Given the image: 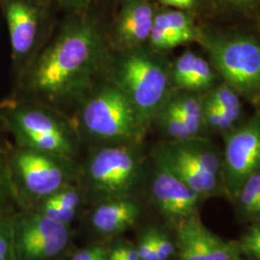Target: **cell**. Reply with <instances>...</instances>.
<instances>
[{"instance_id":"obj_16","label":"cell","mask_w":260,"mask_h":260,"mask_svg":"<svg viewBox=\"0 0 260 260\" xmlns=\"http://www.w3.org/2000/svg\"><path fill=\"white\" fill-rule=\"evenodd\" d=\"M139 215L138 205L129 198L107 200L93 210L92 224L102 234H118L136 223Z\"/></svg>"},{"instance_id":"obj_32","label":"cell","mask_w":260,"mask_h":260,"mask_svg":"<svg viewBox=\"0 0 260 260\" xmlns=\"http://www.w3.org/2000/svg\"><path fill=\"white\" fill-rule=\"evenodd\" d=\"M239 250L247 254H250L257 259H260V244L241 247V248H239Z\"/></svg>"},{"instance_id":"obj_15","label":"cell","mask_w":260,"mask_h":260,"mask_svg":"<svg viewBox=\"0 0 260 260\" xmlns=\"http://www.w3.org/2000/svg\"><path fill=\"white\" fill-rule=\"evenodd\" d=\"M171 81L174 90L195 93L209 91L217 80L213 66L202 56L187 50L170 65Z\"/></svg>"},{"instance_id":"obj_6","label":"cell","mask_w":260,"mask_h":260,"mask_svg":"<svg viewBox=\"0 0 260 260\" xmlns=\"http://www.w3.org/2000/svg\"><path fill=\"white\" fill-rule=\"evenodd\" d=\"M156 164L172 172L201 197L216 191L222 174L217 151L201 136L167 143L158 149Z\"/></svg>"},{"instance_id":"obj_20","label":"cell","mask_w":260,"mask_h":260,"mask_svg":"<svg viewBox=\"0 0 260 260\" xmlns=\"http://www.w3.org/2000/svg\"><path fill=\"white\" fill-rule=\"evenodd\" d=\"M219 108L229 112L237 118H241L242 103L240 94L233 87L223 81L211 88L206 94Z\"/></svg>"},{"instance_id":"obj_3","label":"cell","mask_w":260,"mask_h":260,"mask_svg":"<svg viewBox=\"0 0 260 260\" xmlns=\"http://www.w3.org/2000/svg\"><path fill=\"white\" fill-rule=\"evenodd\" d=\"M79 123L93 139L110 145H136L148 129L128 99L110 80L84 98Z\"/></svg>"},{"instance_id":"obj_24","label":"cell","mask_w":260,"mask_h":260,"mask_svg":"<svg viewBox=\"0 0 260 260\" xmlns=\"http://www.w3.org/2000/svg\"><path fill=\"white\" fill-rule=\"evenodd\" d=\"M15 254L13 222L0 219V255Z\"/></svg>"},{"instance_id":"obj_2","label":"cell","mask_w":260,"mask_h":260,"mask_svg":"<svg viewBox=\"0 0 260 260\" xmlns=\"http://www.w3.org/2000/svg\"><path fill=\"white\" fill-rule=\"evenodd\" d=\"M108 71L109 80L124 93L149 128L174 91L170 65L159 52L143 46L119 51Z\"/></svg>"},{"instance_id":"obj_23","label":"cell","mask_w":260,"mask_h":260,"mask_svg":"<svg viewBox=\"0 0 260 260\" xmlns=\"http://www.w3.org/2000/svg\"><path fill=\"white\" fill-rule=\"evenodd\" d=\"M47 198L59 205H64L66 207L74 210H76L81 203L80 193L75 187L70 184L62 187Z\"/></svg>"},{"instance_id":"obj_36","label":"cell","mask_w":260,"mask_h":260,"mask_svg":"<svg viewBox=\"0 0 260 260\" xmlns=\"http://www.w3.org/2000/svg\"><path fill=\"white\" fill-rule=\"evenodd\" d=\"M237 260H240V259H237Z\"/></svg>"},{"instance_id":"obj_31","label":"cell","mask_w":260,"mask_h":260,"mask_svg":"<svg viewBox=\"0 0 260 260\" xmlns=\"http://www.w3.org/2000/svg\"><path fill=\"white\" fill-rule=\"evenodd\" d=\"M256 244H260V224L252 226L249 233L242 238L239 248Z\"/></svg>"},{"instance_id":"obj_35","label":"cell","mask_w":260,"mask_h":260,"mask_svg":"<svg viewBox=\"0 0 260 260\" xmlns=\"http://www.w3.org/2000/svg\"><path fill=\"white\" fill-rule=\"evenodd\" d=\"M1 181V180H0ZM0 187H1V182H0Z\"/></svg>"},{"instance_id":"obj_1","label":"cell","mask_w":260,"mask_h":260,"mask_svg":"<svg viewBox=\"0 0 260 260\" xmlns=\"http://www.w3.org/2000/svg\"><path fill=\"white\" fill-rule=\"evenodd\" d=\"M109 47L100 20L90 11L72 13L28 66V92L50 107L81 101L108 71Z\"/></svg>"},{"instance_id":"obj_28","label":"cell","mask_w":260,"mask_h":260,"mask_svg":"<svg viewBox=\"0 0 260 260\" xmlns=\"http://www.w3.org/2000/svg\"><path fill=\"white\" fill-rule=\"evenodd\" d=\"M58 4L72 13H82L90 11L98 0H54Z\"/></svg>"},{"instance_id":"obj_29","label":"cell","mask_w":260,"mask_h":260,"mask_svg":"<svg viewBox=\"0 0 260 260\" xmlns=\"http://www.w3.org/2000/svg\"><path fill=\"white\" fill-rule=\"evenodd\" d=\"M107 253L103 248L94 246L78 251L72 260H100Z\"/></svg>"},{"instance_id":"obj_13","label":"cell","mask_w":260,"mask_h":260,"mask_svg":"<svg viewBox=\"0 0 260 260\" xmlns=\"http://www.w3.org/2000/svg\"><path fill=\"white\" fill-rule=\"evenodd\" d=\"M155 13L150 0H123L108 38L110 47L119 52L146 46Z\"/></svg>"},{"instance_id":"obj_11","label":"cell","mask_w":260,"mask_h":260,"mask_svg":"<svg viewBox=\"0 0 260 260\" xmlns=\"http://www.w3.org/2000/svg\"><path fill=\"white\" fill-rule=\"evenodd\" d=\"M17 260H52L65 250L70 240L68 224L43 214L21 215L13 222Z\"/></svg>"},{"instance_id":"obj_33","label":"cell","mask_w":260,"mask_h":260,"mask_svg":"<svg viewBox=\"0 0 260 260\" xmlns=\"http://www.w3.org/2000/svg\"><path fill=\"white\" fill-rule=\"evenodd\" d=\"M107 260H125L121 255V252L118 250V248H115L113 251L107 255Z\"/></svg>"},{"instance_id":"obj_10","label":"cell","mask_w":260,"mask_h":260,"mask_svg":"<svg viewBox=\"0 0 260 260\" xmlns=\"http://www.w3.org/2000/svg\"><path fill=\"white\" fill-rule=\"evenodd\" d=\"M12 54L19 67L31 64L43 47L47 9L43 0H2Z\"/></svg>"},{"instance_id":"obj_5","label":"cell","mask_w":260,"mask_h":260,"mask_svg":"<svg viewBox=\"0 0 260 260\" xmlns=\"http://www.w3.org/2000/svg\"><path fill=\"white\" fill-rule=\"evenodd\" d=\"M10 128L20 147L73 159L76 148L75 126L46 104H23L9 109Z\"/></svg>"},{"instance_id":"obj_25","label":"cell","mask_w":260,"mask_h":260,"mask_svg":"<svg viewBox=\"0 0 260 260\" xmlns=\"http://www.w3.org/2000/svg\"><path fill=\"white\" fill-rule=\"evenodd\" d=\"M136 249L139 254L140 260H159L154 245L153 230L143 234Z\"/></svg>"},{"instance_id":"obj_9","label":"cell","mask_w":260,"mask_h":260,"mask_svg":"<svg viewBox=\"0 0 260 260\" xmlns=\"http://www.w3.org/2000/svg\"><path fill=\"white\" fill-rule=\"evenodd\" d=\"M224 135L222 176L229 192L237 196L245 181L260 171V106L248 121Z\"/></svg>"},{"instance_id":"obj_30","label":"cell","mask_w":260,"mask_h":260,"mask_svg":"<svg viewBox=\"0 0 260 260\" xmlns=\"http://www.w3.org/2000/svg\"><path fill=\"white\" fill-rule=\"evenodd\" d=\"M164 6L173 9L181 10L186 12H191L196 9L200 3V0H157Z\"/></svg>"},{"instance_id":"obj_27","label":"cell","mask_w":260,"mask_h":260,"mask_svg":"<svg viewBox=\"0 0 260 260\" xmlns=\"http://www.w3.org/2000/svg\"><path fill=\"white\" fill-rule=\"evenodd\" d=\"M216 4L224 9L231 10L242 14L253 12L257 0H213Z\"/></svg>"},{"instance_id":"obj_18","label":"cell","mask_w":260,"mask_h":260,"mask_svg":"<svg viewBox=\"0 0 260 260\" xmlns=\"http://www.w3.org/2000/svg\"><path fill=\"white\" fill-rule=\"evenodd\" d=\"M154 121L157 122L160 129L171 141H182L194 138L191 131L186 125L185 121L182 120L174 104L169 101V98L158 113Z\"/></svg>"},{"instance_id":"obj_4","label":"cell","mask_w":260,"mask_h":260,"mask_svg":"<svg viewBox=\"0 0 260 260\" xmlns=\"http://www.w3.org/2000/svg\"><path fill=\"white\" fill-rule=\"evenodd\" d=\"M217 74L243 96L260 106V42L246 34L214 35L202 33Z\"/></svg>"},{"instance_id":"obj_17","label":"cell","mask_w":260,"mask_h":260,"mask_svg":"<svg viewBox=\"0 0 260 260\" xmlns=\"http://www.w3.org/2000/svg\"><path fill=\"white\" fill-rule=\"evenodd\" d=\"M203 99L199 93L184 90H174L169 96V101L174 104L194 137L200 136L205 128Z\"/></svg>"},{"instance_id":"obj_7","label":"cell","mask_w":260,"mask_h":260,"mask_svg":"<svg viewBox=\"0 0 260 260\" xmlns=\"http://www.w3.org/2000/svg\"><path fill=\"white\" fill-rule=\"evenodd\" d=\"M142 168L134 145H109L89 158L86 178L93 194L103 202L125 199L138 185Z\"/></svg>"},{"instance_id":"obj_26","label":"cell","mask_w":260,"mask_h":260,"mask_svg":"<svg viewBox=\"0 0 260 260\" xmlns=\"http://www.w3.org/2000/svg\"><path fill=\"white\" fill-rule=\"evenodd\" d=\"M153 239L158 259L168 260L175 251V246L173 242L169 239L166 234L153 230Z\"/></svg>"},{"instance_id":"obj_8","label":"cell","mask_w":260,"mask_h":260,"mask_svg":"<svg viewBox=\"0 0 260 260\" xmlns=\"http://www.w3.org/2000/svg\"><path fill=\"white\" fill-rule=\"evenodd\" d=\"M71 158L20 147L13 169L28 195L44 200L70 184L74 169Z\"/></svg>"},{"instance_id":"obj_12","label":"cell","mask_w":260,"mask_h":260,"mask_svg":"<svg viewBox=\"0 0 260 260\" xmlns=\"http://www.w3.org/2000/svg\"><path fill=\"white\" fill-rule=\"evenodd\" d=\"M179 260H237L239 250L211 233L202 221L191 216L177 223Z\"/></svg>"},{"instance_id":"obj_21","label":"cell","mask_w":260,"mask_h":260,"mask_svg":"<svg viewBox=\"0 0 260 260\" xmlns=\"http://www.w3.org/2000/svg\"><path fill=\"white\" fill-rule=\"evenodd\" d=\"M236 197L246 213L260 215V171L245 181Z\"/></svg>"},{"instance_id":"obj_19","label":"cell","mask_w":260,"mask_h":260,"mask_svg":"<svg viewBox=\"0 0 260 260\" xmlns=\"http://www.w3.org/2000/svg\"><path fill=\"white\" fill-rule=\"evenodd\" d=\"M204 102V114L203 121L205 128L220 133H228L233 130L239 118L232 115L229 112L223 111L207 96L203 99Z\"/></svg>"},{"instance_id":"obj_22","label":"cell","mask_w":260,"mask_h":260,"mask_svg":"<svg viewBox=\"0 0 260 260\" xmlns=\"http://www.w3.org/2000/svg\"><path fill=\"white\" fill-rule=\"evenodd\" d=\"M38 212L58 223L69 224V223H71V221L75 218L76 210L68 208L64 205H59L47 198L42 200V205L40 206Z\"/></svg>"},{"instance_id":"obj_14","label":"cell","mask_w":260,"mask_h":260,"mask_svg":"<svg viewBox=\"0 0 260 260\" xmlns=\"http://www.w3.org/2000/svg\"><path fill=\"white\" fill-rule=\"evenodd\" d=\"M151 195L159 211L178 223L194 216L201 196L166 168L156 164Z\"/></svg>"},{"instance_id":"obj_34","label":"cell","mask_w":260,"mask_h":260,"mask_svg":"<svg viewBox=\"0 0 260 260\" xmlns=\"http://www.w3.org/2000/svg\"><path fill=\"white\" fill-rule=\"evenodd\" d=\"M100 260H107V254L105 256H103V258H101Z\"/></svg>"}]
</instances>
